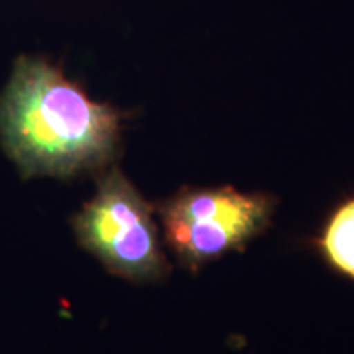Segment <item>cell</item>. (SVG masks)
Listing matches in <instances>:
<instances>
[{"instance_id":"obj_1","label":"cell","mask_w":354,"mask_h":354,"mask_svg":"<svg viewBox=\"0 0 354 354\" xmlns=\"http://www.w3.org/2000/svg\"><path fill=\"white\" fill-rule=\"evenodd\" d=\"M120 112L43 57L20 56L0 92V143L25 177H69L117 154Z\"/></svg>"},{"instance_id":"obj_2","label":"cell","mask_w":354,"mask_h":354,"mask_svg":"<svg viewBox=\"0 0 354 354\" xmlns=\"http://www.w3.org/2000/svg\"><path fill=\"white\" fill-rule=\"evenodd\" d=\"M73 227L84 250L117 276L154 281L167 272L151 207L118 169L99 180Z\"/></svg>"},{"instance_id":"obj_3","label":"cell","mask_w":354,"mask_h":354,"mask_svg":"<svg viewBox=\"0 0 354 354\" xmlns=\"http://www.w3.org/2000/svg\"><path fill=\"white\" fill-rule=\"evenodd\" d=\"M271 209V198L233 187L184 190L162 209L166 240L184 263L197 266L250 241Z\"/></svg>"},{"instance_id":"obj_4","label":"cell","mask_w":354,"mask_h":354,"mask_svg":"<svg viewBox=\"0 0 354 354\" xmlns=\"http://www.w3.org/2000/svg\"><path fill=\"white\" fill-rule=\"evenodd\" d=\"M320 248L335 271L354 281V196L333 212L323 232Z\"/></svg>"}]
</instances>
